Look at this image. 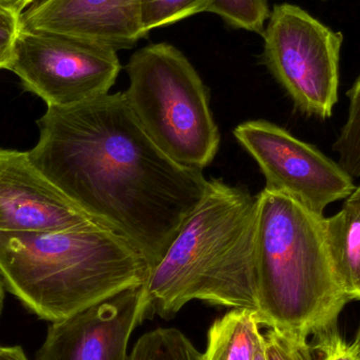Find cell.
Segmentation results:
<instances>
[{
	"mask_svg": "<svg viewBox=\"0 0 360 360\" xmlns=\"http://www.w3.org/2000/svg\"><path fill=\"white\" fill-rule=\"evenodd\" d=\"M8 70L48 107H70L109 94L122 65L111 49L20 27Z\"/></svg>",
	"mask_w": 360,
	"mask_h": 360,
	"instance_id": "7",
	"label": "cell"
},
{
	"mask_svg": "<svg viewBox=\"0 0 360 360\" xmlns=\"http://www.w3.org/2000/svg\"><path fill=\"white\" fill-rule=\"evenodd\" d=\"M127 360H201V353L174 328H160L143 334Z\"/></svg>",
	"mask_w": 360,
	"mask_h": 360,
	"instance_id": "14",
	"label": "cell"
},
{
	"mask_svg": "<svg viewBox=\"0 0 360 360\" xmlns=\"http://www.w3.org/2000/svg\"><path fill=\"white\" fill-rule=\"evenodd\" d=\"M216 0H141V18L148 33L199 13L209 12Z\"/></svg>",
	"mask_w": 360,
	"mask_h": 360,
	"instance_id": "16",
	"label": "cell"
},
{
	"mask_svg": "<svg viewBox=\"0 0 360 360\" xmlns=\"http://www.w3.org/2000/svg\"><path fill=\"white\" fill-rule=\"evenodd\" d=\"M326 231L338 283L351 300H360V184L338 213L326 217Z\"/></svg>",
	"mask_w": 360,
	"mask_h": 360,
	"instance_id": "12",
	"label": "cell"
},
{
	"mask_svg": "<svg viewBox=\"0 0 360 360\" xmlns=\"http://www.w3.org/2000/svg\"><path fill=\"white\" fill-rule=\"evenodd\" d=\"M262 342L256 311L233 309L210 328L201 360H256Z\"/></svg>",
	"mask_w": 360,
	"mask_h": 360,
	"instance_id": "13",
	"label": "cell"
},
{
	"mask_svg": "<svg viewBox=\"0 0 360 360\" xmlns=\"http://www.w3.org/2000/svg\"><path fill=\"white\" fill-rule=\"evenodd\" d=\"M4 279H2L1 275H0V315H1L2 308H4Z\"/></svg>",
	"mask_w": 360,
	"mask_h": 360,
	"instance_id": "23",
	"label": "cell"
},
{
	"mask_svg": "<svg viewBox=\"0 0 360 360\" xmlns=\"http://www.w3.org/2000/svg\"><path fill=\"white\" fill-rule=\"evenodd\" d=\"M262 170L269 190L287 195L323 215L336 201L354 192V179L315 146L266 120H250L233 131Z\"/></svg>",
	"mask_w": 360,
	"mask_h": 360,
	"instance_id": "8",
	"label": "cell"
},
{
	"mask_svg": "<svg viewBox=\"0 0 360 360\" xmlns=\"http://www.w3.org/2000/svg\"><path fill=\"white\" fill-rule=\"evenodd\" d=\"M255 226L256 197L207 179L202 198L143 285L150 312L169 319L194 300L256 311Z\"/></svg>",
	"mask_w": 360,
	"mask_h": 360,
	"instance_id": "2",
	"label": "cell"
},
{
	"mask_svg": "<svg viewBox=\"0 0 360 360\" xmlns=\"http://www.w3.org/2000/svg\"><path fill=\"white\" fill-rule=\"evenodd\" d=\"M0 360H29L20 347L0 346Z\"/></svg>",
	"mask_w": 360,
	"mask_h": 360,
	"instance_id": "22",
	"label": "cell"
},
{
	"mask_svg": "<svg viewBox=\"0 0 360 360\" xmlns=\"http://www.w3.org/2000/svg\"><path fill=\"white\" fill-rule=\"evenodd\" d=\"M127 73L124 95L150 139L174 162L203 171L217 154L220 134L192 63L176 46L160 42L136 51Z\"/></svg>",
	"mask_w": 360,
	"mask_h": 360,
	"instance_id": "5",
	"label": "cell"
},
{
	"mask_svg": "<svg viewBox=\"0 0 360 360\" xmlns=\"http://www.w3.org/2000/svg\"><path fill=\"white\" fill-rule=\"evenodd\" d=\"M258 321L302 340L338 329L351 302L338 283L325 215L264 188L256 196Z\"/></svg>",
	"mask_w": 360,
	"mask_h": 360,
	"instance_id": "3",
	"label": "cell"
},
{
	"mask_svg": "<svg viewBox=\"0 0 360 360\" xmlns=\"http://www.w3.org/2000/svg\"><path fill=\"white\" fill-rule=\"evenodd\" d=\"M98 224L38 170L27 152L0 148V232H58Z\"/></svg>",
	"mask_w": 360,
	"mask_h": 360,
	"instance_id": "10",
	"label": "cell"
},
{
	"mask_svg": "<svg viewBox=\"0 0 360 360\" xmlns=\"http://www.w3.org/2000/svg\"><path fill=\"white\" fill-rule=\"evenodd\" d=\"M143 254L107 226L0 232V275L40 319L57 321L146 283Z\"/></svg>",
	"mask_w": 360,
	"mask_h": 360,
	"instance_id": "4",
	"label": "cell"
},
{
	"mask_svg": "<svg viewBox=\"0 0 360 360\" xmlns=\"http://www.w3.org/2000/svg\"><path fill=\"white\" fill-rule=\"evenodd\" d=\"M210 13L221 17L234 29L262 34L271 11L266 0H216Z\"/></svg>",
	"mask_w": 360,
	"mask_h": 360,
	"instance_id": "17",
	"label": "cell"
},
{
	"mask_svg": "<svg viewBox=\"0 0 360 360\" xmlns=\"http://www.w3.org/2000/svg\"><path fill=\"white\" fill-rule=\"evenodd\" d=\"M19 31L20 16L0 6V70H8Z\"/></svg>",
	"mask_w": 360,
	"mask_h": 360,
	"instance_id": "20",
	"label": "cell"
},
{
	"mask_svg": "<svg viewBox=\"0 0 360 360\" xmlns=\"http://www.w3.org/2000/svg\"><path fill=\"white\" fill-rule=\"evenodd\" d=\"M35 1L36 0H0V6L17 16H21Z\"/></svg>",
	"mask_w": 360,
	"mask_h": 360,
	"instance_id": "21",
	"label": "cell"
},
{
	"mask_svg": "<svg viewBox=\"0 0 360 360\" xmlns=\"http://www.w3.org/2000/svg\"><path fill=\"white\" fill-rule=\"evenodd\" d=\"M20 27L54 34L117 52L148 35L141 0H39L21 14Z\"/></svg>",
	"mask_w": 360,
	"mask_h": 360,
	"instance_id": "11",
	"label": "cell"
},
{
	"mask_svg": "<svg viewBox=\"0 0 360 360\" xmlns=\"http://www.w3.org/2000/svg\"><path fill=\"white\" fill-rule=\"evenodd\" d=\"M348 117L332 150L340 155L338 164L353 179L360 177V75L347 92Z\"/></svg>",
	"mask_w": 360,
	"mask_h": 360,
	"instance_id": "15",
	"label": "cell"
},
{
	"mask_svg": "<svg viewBox=\"0 0 360 360\" xmlns=\"http://www.w3.org/2000/svg\"><path fill=\"white\" fill-rule=\"evenodd\" d=\"M256 360H266L264 359V342H262V348H260L259 352H258L257 359H256Z\"/></svg>",
	"mask_w": 360,
	"mask_h": 360,
	"instance_id": "24",
	"label": "cell"
},
{
	"mask_svg": "<svg viewBox=\"0 0 360 360\" xmlns=\"http://www.w3.org/2000/svg\"><path fill=\"white\" fill-rule=\"evenodd\" d=\"M357 338V340H359V342H360V328H359V334H357V338Z\"/></svg>",
	"mask_w": 360,
	"mask_h": 360,
	"instance_id": "25",
	"label": "cell"
},
{
	"mask_svg": "<svg viewBox=\"0 0 360 360\" xmlns=\"http://www.w3.org/2000/svg\"><path fill=\"white\" fill-rule=\"evenodd\" d=\"M356 340H357V338H356ZM359 344H360V342H359Z\"/></svg>",
	"mask_w": 360,
	"mask_h": 360,
	"instance_id": "26",
	"label": "cell"
},
{
	"mask_svg": "<svg viewBox=\"0 0 360 360\" xmlns=\"http://www.w3.org/2000/svg\"><path fill=\"white\" fill-rule=\"evenodd\" d=\"M150 312L143 285L53 321L37 360H127L131 334Z\"/></svg>",
	"mask_w": 360,
	"mask_h": 360,
	"instance_id": "9",
	"label": "cell"
},
{
	"mask_svg": "<svg viewBox=\"0 0 360 360\" xmlns=\"http://www.w3.org/2000/svg\"><path fill=\"white\" fill-rule=\"evenodd\" d=\"M271 73L309 117L328 120L338 103L344 35L300 6L276 4L262 34Z\"/></svg>",
	"mask_w": 360,
	"mask_h": 360,
	"instance_id": "6",
	"label": "cell"
},
{
	"mask_svg": "<svg viewBox=\"0 0 360 360\" xmlns=\"http://www.w3.org/2000/svg\"><path fill=\"white\" fill-rule=\"evenodd\" d=\"M264 352L266 360H319L313 356L308 340L275 328H269L264 334Z\"/></svg>",
	"mask_w": 360,
	"mask_h": 360,
	"instance_id": "18",
	"label": "cell"
},
{
	"mask_svg": "<svg viewBox=\"0 0 360 360\" xmlns=\"http://www.w3.org/2000/svg\"><path fill=\"white\" fill-rule=\"evenodd\" d=\"M311 346L319 353V360H360L359 340L348 344L338 329L313 336Z\"/></svg>",
	"mask_w": 360,
	"mask_h": 360,
	"instance_id": "19",
	"label": "cell"
},
{
	"mask_svg": "<svg viewBox=\"0 0 360 360\" xmlns=\"http://www.w3.org/2000/svg\"><path fill=\"white\" fill-rule=\"evenodd\" d=\"M32 162L70 200L136 248L150 270L202 198L207 179L164 153L124 92L48 107Z\"/></svg>",
	"mask_w": 360,
	"mask_h": 360,
	"instance_id": "1",
	"label": "cell"
}]
</instances>
